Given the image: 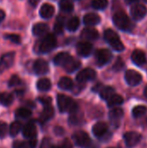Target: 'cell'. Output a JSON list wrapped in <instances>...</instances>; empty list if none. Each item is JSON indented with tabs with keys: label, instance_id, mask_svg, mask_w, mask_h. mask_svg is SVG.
I'll use <instances>...</instances> for the list:
<instances>
[{
	"label": "cell",
	"instance_id": "obj_36",
	"mask_svg": "<svg viewBox=\"0 0 147 148\" xmlns=\"http://www.w3.org/2000/svg\"><path fill=\"white\" fill-rule=\"evenodd\" d=\"M63 23H64L63 19L59 16L57 18V20H56V22L55 23V27H54L55 32L56 34H62V31H63Z\"/></svg>",
	"mask_w": 147,
	"mask_h": 148
},
{
	"label": "cell",
	"instance_id": "obj_27",
	"mask_svg": "<svg viewBox=\"0 0 147 148\" xmlns=\"http://www.w3.org/2000/svg\"><path fill=\"white\" fill-rule=\"evenodd\" d=\"M124 102V99L121 95L114 94L113 96H111L107 100V105L109 107H115V106H120Z\"/></svg>",
	"mask_w": 147,
	"mask_h": 148
},
{
	"label": "cell",
	"instance_id": "obj_23",
	"mask_svg": "<svg viewBox=\"0 0 147 148\" xmlns=\"http://www.w3.org/2000/svg\"><path fill=\"white\" fill-rule=\"evenodd\" d=\"M81 66V62L80 61L75 59L74 57L71 56V58L68 61V62L64 65V69L68 73H73L74 71H75L77 69H79Z\"/></svg>",
	"mask_w": 147,
	"mask_h": 148
},
{
	"label": "cell",
	"instance_id": "obj_13",
	"mask_svg": "<svg viewBox=\"0 0 147 148\" xmlns=\"http://www.w3.org/2000/svg\"><path fill=\"white\" fill-rule=\"evenodd\" d=\"M33 69L36 75H45L49 72V64L43 59H37L34 63Z\"/></svg>",
	"mask_w": 147,
	"mask_h": 148
},
{
	"label": "cell",
	"instance_id": "obj_7",
	"mask_svg": "<svg viewBox=\"0 0 147 148\" xmlns=\"http://www.w3.org/2000/svg\"><path fill=\"white\" fill-rule=\"evenodd\" d=\"M96 77V72L89 68L84 69L80 71L76 75V81L79 83H85L88 81H92Z\"/></svg>",
	"mask_w": 147,
	"mask_h": 148
},
{
	"label": "cell",
	"instance_id": "obj_4",
	"mask_svg": "<svg viewBox=\"0 0 147 148\" xmlns=\"http://www.w3.org/2000/svg\"><path fill=\"white\" fill-rule=\"evenodd\" d=\"M115 26L121 30H128L131 27V22L127 15L124 12H117L113 16Z\"/></svg>",
	"mask_w": 147,
	"mask_h": 148
},
{
	"label": "cell",
	"instance_id": "obj_51",
	"mask_svg": "<svg viewBox=\"0 0 147 148\" xmlns=\"http://www.w3.org/2000/svg\"><path fill=\"white\" fill-rule=\"evenodd\" d=\"M144 1H146V2H147V0H144Z\"/></svg>",
	"mask_w": 147,
	"mask_h": 148
},
{
	"label": "cell",
	"instance_id": "obj_50",
	"mask_svg": "<svg viewBox=\"0 0 147 148\" xmlns=\"http://www.w3.org/2000/svg\"><path fill=\"white\" fill-rule=\"evenodd\" d=\"M144 95H145V97L147 99V87H146V88L144 90Z\"/></svg>",
	"mask_w": 147,
	"mask_h": 148
},
{
	"label": "cell",
	"instance_id": "obj_43",
	"mask_svg": "<svg viewBox=\"0 0 147 148\" xmlns=\"http://www.w3.org/2000/svg\"><path fill=\"white\" fill-rule=\"evenodd\" d=\"M52 145H51V140L49 138H44L41 143V147L40 148H52Z\"/></svg>",
	"mask_w": 147,
	"mask_h": 148
},
{
	"label": "cell",
	"instance_id": "obj_37",
	"mask_svg": "<svg viewBox=\"0 0 147 148\" xmlns=\"http://www.w3.org/2000/svg\"><path fill=\"white\" fill-rule=\"evenodd\" d=\"M37 140L36 139H30L28 141H22V148H36Z\"/></svg>",
	"mask_w": 147,
	"mask_h": 148
},
{
	"label": "cell",
	"instance_id": "obj_20",
	"mask_svg": "<svg viewBox=\"0 0 147 148\" xmlns=\"http://www.w3.org/2000/svg\"><path fill=\"white\" fill-rule=\"evenodd\" d=\"M71 58V56L67 53V52H61L59 54H57L55 58H54V62L55 65L58 66H63L68 62V61Z\"/></svg>",
	"mask_w": 147,
	"mask_h": 148
},
{
	"label": "cell",
	"instance_id": "obj_28",
	"mask_svg": "<svg viewBox=\"0 0 147 148\" xmlns=\"http://www.w3.org/2000/svg\"><path fill=\"white\" fill-rule=\"evenodd\" d=\"M13 102V95L9 93H0V103L3 106H10Z\"/></svg>",
	"mask_w": 147,
	"mask_h": 148
},
{
	"label": "cell",
	"instance_id": "obj_32",
	"mask_svg": "<svg viewBox=\"0 0 147 148\" xmlns=\"http://www.w3.org/2000/svg\"><path fill=\"white\" fill-rule=\"evenodd\" d=\"M115 93V90L112 87H106L101 89V96L104 100H108L111 96H113Z\"/></svg>",
	"mask_w": 147,
	"mask_h": 148
},
{
	"label": "cell",
	"instance_id": "obj_15",
	"mask_svg": "<svg viewBox=\"0 0 147 148\" xmlns=\"http://www.w3.org/2000/svg\"><path fill=\"white\" fill-rule=\"evenodd\" d=\"M37 134L36 127L34 123H27L23 128V135L26 139H35Z\"/></svg>",
	"mask_w": 147,
	"mask_h": 148
},
{
	"label": "cell",
	"instance_id": "obj_46",
	"mask_svg": "<svg viewBox=\"0 0 147 148\" xmlns=\"http://www.w3.org/2000/svg\"><path fill=\"white\" fill-rule=\"evenodd\" d=\"M13 148H22V141H19V140L14 141Z\"/></svg>",
	"mask_w": 147,
	"mask_h": 148
},
{
	"label": "cell",
	"instance_id": "obj_18",
	"mask_svg": "<svg viewBox=\"0 0 147 148\" xmlns=\"http://www.w3.org/2000/svg\"><path fill=\"white\" fill-rule=\"evenodd\" d=\"M83 22L87 26H94L101 22V16L96 13H88L84 16Z\"/></svg>",
	"mask_w": 147,
	"mask_h": 148
},
{
	"label": "cell",
	"instance_id": "obj_8",
	"mask_svg": "<svg viewBox=\"0 0 147 148\" xmlns=\"http://www.w3.org/2000/svg\"><path fill=\"white\" fill-rule=\"evenodd\" d=\"M125 143L128 147H133L137 146L141 140V134L137 132H127L124 134Z\"/></svg>",
	"mask_w": 147,
	"mask_h": 148
},
{
	"label": "cell",
	"instance_id": "obj_26",
	"mask_svg": "<svg viewBox=\"0 0 147 148\" xmlns=\"http://www.w3.org/2000/svg\"><path fill=\"white\" fill-rule=\"evenodd\" d=\"M36 88L38 90L45 92L51 88V82L48 78H42L36 83Z\"/></svg>",
	"mask_w": 147,
	"mask_h": 148
},
{
	"label": "cell",
	"instance_id": "obj_24",
	"mask_svg": "<svg viewBox=\"0 0 147 148\" xmlns=\"http://www.w3.org/2000/svg\"><path fill=\"white\" fill-rule=\"evenodd\" d=\"M54 108L49 105V106H44V109L43 111L42 112L41 114V116H40V121L42 122H46L48 121L49 120H50L53 116H54Z\"/></svg>",
	"mask_w": 147,
	"mask_h": 148
},
{
	"label": "cell",
	"instance_id": "obj_45",
	"mask_svg": "<svg viewBox=\"0 0 147 148\" xmlns=\"http://www.w3.org/2000/svg\"><path fill=\"white\" fill-rule=\"evenodd\" d=\"M54 131H55V133L57 135H62V134H63V133H64L63 128L61 127H55Z\"/></svg>",
	"mask_w": 147,
	"mask_h": 148
},
{
	"label": "cell",
	"instance_id": "obj_40",
	"mask_svg": "<svg viewBox=\"0 0 147 148\" xmlns=\"http://www.w3.org/2000/svg\"><path fill=\"white\" fill-rule=\"evenodd\" d=\"M123 68H124V62H123V60H122L121 58H118V59L116 60L115 63L113 64V70H115V71H120V70H121Z\"/></svg>",
	"mask_w": 147,
	"mask_h": 148
},
{
	"label": "cell",
	"instance_id": "obj_42",
	"mask_svg": "<svg viewBox=\"0 0 147 148\" xmlns=\"http://www.w3.org/2000/svg\"><path fill=\"white\" fill-rule=\"evenodd\" d=\"M7 130H8L7 124L4 123V122H3V121H0V138L5 137L6 133H7Z\"/></svg>",
	"mask_w": 147,
	"mask_h": 148
},
{
	"label": "cell",
	"instance_id": "obj_9",
	"mask_svg": "<svg viewBox=\"0 0 147 148\" xmlns=\"http://www.w3.org/2000/svg\"><path fill=\"white\" fill-rule=\"evenodd\" d=\"M146 7L143 4L136 3L131 7V15H132L133 18L136 21H139V20L143 19L146 16Z\"/></svg>",
	"mask_w": 147,
	"mask_h": 148
},
{
	"label": "cell",
	"instance_id": "obj_48",
	"mask_svg": "<svg viewBox=\"0 0 147 148\" xmlns=\"http://www.w3.org/2000/svg\"><path fill=\"white\" fill-rule=\"evenodd\" d=\"M29 3L32 6H36L38 3V2H39V0H29Z\"/></svg>",
	"mask_w": 147,
	"mask_h": 148
},
{
	"label": "cell",
	"instance_id": "obj_19",
	"mask_svg": "<svg viewBox=\"0 0 147 148\" xmlns=\"http://www.w3.org/2000/svg\"><path fill=\"white\" fill-rule=\"evenodd\" d=\"M54 13H55V8L52 4L49 3L42 4L40 9V16L44 19L50 18L54 15Z\"/></svg>",
	"mask_w": 147,
	"mask_h": 148
},
{
	"label": "cell",
	"instance_id": "obj_2",
	"mask_svg": "<svg viewBox=\"0 0 147 148\" xmlns=\"http://www.w3.org/2000/svg\"><path fill=\"white\" fill-rule=\"evenodd\" d=\"M104 37L106 41L110 44V46L116 51H122L124 50V45L120 41L119 36L115 31L111 29H107L104 32Z\"/></svg>",
	"mask_w": 147,
	"mask_h": 148
},
{
	"label": "cell",
	"instance_id": "obj_14",
	"mask_svg": "<svg viewBox=\"0 0 147 148\" xmlns=\"http://www.w3.org/2000/svg\"><path fill=\"white\" fill-rule=\"evenodd\" d=\"M124 115V112L121 108H113L110 112H109V118H110V121L115 126V127H118L120 125V120L122 119Z\"/></svg>",
	"mask_w": 147,
	"mask_h": 148
},
{
	"label": "cell",
	"instance_id": "obj_11",
	"mask_svg": "<svg viewBox=\"0 0 147 148\" xmlns=\"http://www.w3.org/2000/svg\"><path fill=\"white\" fill-rule=\"evenodd\" d=\"M15 58L14 52H9L3 55L0 59V74H2L4 70L8 69L10 67L12 66Z\"/></svg>",
	"mask_w": 147,
	"mask_h": 148
},
{
	"label": "cell",
	"instance_id": "obj_29",
	"mask_svg": "<svg viewBox=\"0 0 147 148\" xmlns=\"http://www.w3.org/2000/svg\"><path fill=\"white\" fill-rule=\"evenodd\" d=\"M80 26V20L77 16L71 17L67 23V28L70 31H75Z\"/></svg>",
	"mask_w": 147,
	"mask_h": 148
},
{
	"label": "cell",
	"instance_id": "obj_39",
	"mask_svg": "<svg viewBox=\"0 0 147 148\" xmlns=\"http://www.w3.org/2000/svg\"><path fill=\"white\" fill-rule=\"evenodd\" d=\"M20 83H21V80H20V78H19L17 75H12V76L10 77V81H9V86H10V87L18 86Z\"/></svg>",
	"mask_w": 147,
	"mask_h": 148
},
{
	"label": "cell",
	"instance_id": "obj_3",
	"mask_svg": "<svg viewBox=\"0 0 147 148\" xmlns=\"http://www.w3.org/2000/svg\"><path fill=\"white\" fill-rule=\"evenodd\" d=\"M56 38L52 34H47L38 44V51L40 53H48L56 46Z\"/></svg>",
	"mask_w": 147,
	"mask_h": 148
},
{
	"label": "cell",
	"instance_id": "obj_35",
	"mask_svg": "<svg viewBox=\"0 0 147 148\" xmlns=\"http://www.w3.org/2000/svg\"><path fill=\"white\" fill-rule=\"evenodd\" d=\"M21 128H22V125H21L20 122H18V121L13 122L10 127V136L15 137L16 134H18Z\"/></svg>",
	"mask_w": 147,
	"mask_h": 148
},
{
	"label": "cell",
	"instance_id": "obj_47",
	"mask_svg": "<svg viewBox=\"0 0 147 148\" xmlns=\"http://www.w3.org/2000/svg\"><path fill=\"white\" fill-rule=\"evenodd\" d=\"M5 17V13L3 10H0V22H2L3 20V18Z\"/></svg>",
	"mask_w": 147,
	"mask_h": 148
},
{
	"label": "cell",
	"instance_id": "obj_5",
	"mask_svg": "<svg viewBox=\"0 0 147 148\" xmlns=\"http://www.w3.org/2000/svg\"><path fill=\"white\" fill-rule=\"evenodd\" d=\"M74 140L75 141L76 145L80 147L88 148L91 145V139L89 135L83 131L76 132L74 134Z\"/></svg>",
	"mask_w": 147,
	"mask_h": 148
},
{
	"label": "cell",
	"instance_id": "obj_22",
	"mask_svg": "<svg viewBox=\"0 0 147 148\" xmlns=\"http://www.w3.org/2000/svg\"><path fill=\"white\" fill-rule=\"evenodd\" d=\"M81 37H84L88 40H95L99 37V32L94 28L88 27L82 30Z\"/></svg>",
	"mask_w": 147,
	"mask_h": 148
},
{
	"label": "cell",
	"instance_id": "obj_16",
	"mask_svg": "<svg viewBox=\"0 0 147 148\" xmlns=\"http://www.w3.org/2000/svg\"><path fill=\"white\" fill-rule=\"evenodd\" d=\"M108 127L105 122H97L95 125H94L93 127V134H94V136L101 138L103 137L107 132Z\"/></svg>",
	"mask_w": 147,
	"mask_h": 148
},
{
	"label": "cell",
	"instance_id": "obj_1",
	"mask_svg": "<svg viewBox=\"0 0 147 148\" xmlns=\"http://www.w3.org/2000/svg\"><path fill=\"white\" fill-rule=\"evenodd\" d=\"M57 105L60 112L62 113L68 112L72 114L78 109V106L75 102V101L65 95H57Z\"/></svg>",
	"mask_w": 147,
	"mask_h": 148
},
{
	"label": "cell",
	"instance_id": "obj_33",
	"mask_svg": "<svg viewBox=\"0 0 147 148\" xmlns=\"http://www.w3.org/2000/svg\"><path fill=\"white\" fill-rule=\"evenodd\" d=\"M16 116L20 119H27L31 116V111L28 108H21L16 111Z\"/></svg>",
	"mask_w": 147,
	"mask_h": 148
},
{
	"label": "cell",
	"instance_id": "obj_44",
	"mask_svg": "<svg viewBox=\"0 0 147 148\" xmlns=\"http://www.w3.org/2000/svg\"><path fill=\"white\" fill-rule=\"evenodd\" d=\"M39 101L41 103H42L44 106H49L51 103V98L48 97V96H42V97H39L38 98Z\"/></svg>",
	"mask_w": 147,
	"mask_h": 148
},
{
	"label": "cell",
	"instance_id": "obj_6",
	"mask_svg": "<svg viewBox=\"0 0 147 148\" xmlns=\"http://www.w3.org/2000/svg\"><path fill=\"white\" fill-rule=\"evenodd\" d=\"M112 58V53L110 50L106 49H101L96 51L95 53V59L96 62L99 66H104L105 64L108 63Z\"/></svg>",
	"mask_w": 147,
	"mask_h": 148
},
{
	"label": "cell",
	"instance_id": "obj_41",
	"mask_svg": "<svg viewBox=\"0 0 147 148\" xmlns=\"http://www.w3.org/2000/svg\"><path fill=\"white\" fill-rule=\"evenodd\" d=\"M72 144H71V142L69 141V140H68V139H66V140H64L60 145H58V146H53L52 148H72Z\"/></svg>",
	"mask_w": 147,
	"mask_h": 148
},
{
	"label": "cell",
	"instance_id": "obj_30",
	"mask_svg": "<svg viewBox=\"0 0 147 148\" xmlns=\"http://www.w3.org/2000/svg\"><path fill=\"white\" fill-rule=\"evenodd\" d=\"M59 6L61 10L65 12H71L74 10V4L70 0H61Z\"/></svg>",
	"mask_w": 147,
	"mask_h": 148
},
{
	"label": "cell",
	"instance_id": "obj_10",
	"mask_svg": "<svg viewBox=\"0 0 147 148\" xmlns=\"http://www.w3.org/2000/svg\"><path fill=\"white\" fill-rule=\"evenodd\" d=\"M125 78L126 82L130 86H137L142 81V75L139 72L133 69H128L126 72Z\"/></svg>",
	"mask_w": 147,
	"mask_h": 148
},
{
	"label": "cell",
	"instance_id": "obj_31",
	"mask_svg": "<svg viewBox=\"0 0 147 148\" xmlns=\"http://www.w3.org/2000/svg\"><path fill=\"white\" fill-rule=\"evenodd\" d=\"M147 112V108L146 106L140 105V106H136L133 109V115L134 118H139L141 116H143L144 114H146Z\"/></svg>",
	"mask_w": 147,
	"mask_h": 148
},
{
	"label": "cell",
	"instance_id": "obj_12",
	"mask_svg": "<svg viewBox=\"0 0 147 148\" xmlns=\"http://www.w3.org/2000/svg\"><path fill=\"white\" fill-rule=\"evenodd\" d=\"M93 49V45L88 42H81L76 46V51L81 56H88Z\"/></svg>",
	"mask_w": 147,
	"mask_h": 148
},
{
	"label": "cell",
	"instance_id": "obj_25",
	"mask_svg": "<svg viewBox=\"0 0 147 148\" xmlns=\"http://www.w3.org/2000/svg\"><path fill=\"white\" fill-rule=\"evenodd\" d=\"M58 87L63 90H70L74 87V82L69 77H62L58 82Z\"/></svg>",
	"mask_w": 147,
	"mask_h": 148
},
{
	"label": "cell",
	"instance_id": "obj_52",
	"mask_svg": "<svg viewBox=\"0 0 147 148\" xmlns=\"http://www.w3.org/2000/svg\"><path fill=\"white\" fill-rule=\"evenodd\" d=\"M109 148H113V147H109Z\"/></svg>",
	"mask_w": 147,
	"mask_h": 148
},
{
	"label": "cell",
	"instance_id": "obj_21",
	"mask_svg": "<svg viewBox=\"0 0 147 148\" xmlns=\"http://www.w3.org/2000/svg\"><path fill=\"white\" fill-rule=\"evenodd\" d=\"M48 30H49L48 25L46 23H36L32 29L33 34L36 36H42L45 35L48 32Z\"/></svg>",
	"mask_w": 147,
	"mask_h": 148
},
{
	"label": "cell",
	"instance_id": "obj_17",
	"mask_svg": "<svg viewBox=\"0 0 147 148\" xmlns=\"http://www.w3.org/2000/svg\"><path fill=\"white\" fill-rule=\"evenodd\" d=\"M132 60L133 62L138 65V66H142L143 64L146 63V57L145 53L142 50L139 49H136L133 52L132 54Z\"/></svg>",
	"mask_w": 147,
	"mask_h": 148
},
{
	"label": "cell",
	"instance_id": "obj_49",
	"mask_svg": "<svg viewBox=\"0 0 147 148\" xmlns=\"http://www.w3.org/2000/svg\"><path fill=\"white\" fill-rule=\"evenodd\" d=\"M126 1L127 3H137L139 0H126Z\"/></svg>",
	"mask_w": 147,
	"mask_h": 148
},
{
	"label": "cell",
	"instance_id": "obj_38",
	"mask_svg": "<svg viewBox=\"0 0 147 148\" xmlns=\"http://www.w3.org/2000/svg\"><path fill=\"white\" fill-rule=\"evenodd\" d=\"M5 38L9 39L10 41H11L12 42H15V43L21 42V37H20V36H18L16 34H8L5 36Z\"/></svg>",
	"mask_w": 147,
	"mask_h": 148
},
{
	"label": "cell",
	"instance_id": "obj_34",
	"mask_svg": "<svg viewBox=\"0 0 147 148\" xmlns=\"http://www.w3.org/2000/svg\"><path fill=\"white\" fill-rule=\"evenodd\" d=\"M91 4L93 8L96 10H104L107 7L108 1L107 0H92Z\"/></svg>",
	"mask_w": 147,
	"mask_h": 148
}]
</instances>
